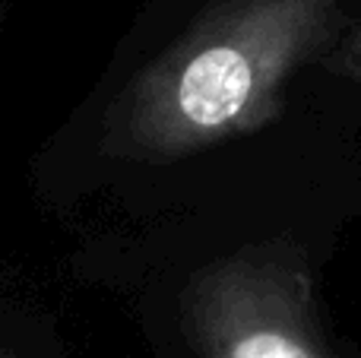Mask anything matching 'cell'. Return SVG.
<instances>
[{
    "label": "cell",
    "instance_id": "cell-1",
    "mask_svg": "<svg viewBox=\"0 0 361 358\" xmlns=\"http://www.w3.org/2000/svg\"><path fill=\"white\" fill-rule=\"evenodd\" d=\"M345 0H219L124 89L108 114V149L175 162L267 130L286 86L333 48Z\"/></svg>",
    "mask_w": 361,
    "mask_h": 358
},
{
    "label": "cell",
    "instance_id": "cell-2",
    "mask_svg": "<svg viewBox=\"0 0 361 358\" xmlns=\"http://www.w3.org/2000/svg\"><path fill=\"white\" fill-rule=\"evenodd\" d=\"M197 358H343L317 314L314 273L292 241H263L203 266L180 298Z\"/></svg>",
    "mask_w": 361,
    "mask_h": 358
},
{
    "label": "cell",
    "instance_id": "cell-3",
    "mask_svg": "<svg viewBox=\"0 0 361 358\" xmlns=\"http://www.w3.org/2000/svg\"><path fill=\"white\" fill-rule=\"evenodd\" d=\"M330 70L343 80H349L352 86L361 92V23L349 32L345 38H339L330 51Z\"/></svg>",
    "mask_w": 361,
    "mask_h": 358
},
{
    "label": "cell",
    "instance_id": "cell-4",
    "mask_svg": "<svg viewBox=\"0 0 361 358\" xmlns=\"http://www.w3.org/2000/svg\"><path fill=\"white\" fill-rule=\"evenodd\" d=\"M0 358H10V355H0Z\"/></svg>",
    "mask_w": 361,
    "mask_h": 358
}]
</instances>
